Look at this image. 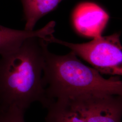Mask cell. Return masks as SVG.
I'll use <instances>...</instances> for the list:
<instances>
[{
  "mask_svg": "<svg viewBox=\"0 0 122 122\" xmlns=\"http://www.w3.org/2000/svg\"><path fill=\"white\" fill-rule=\"evenodd\" d=\"M46 41L33 37L0 58V106L15 105L25 110L39 101L47 108L53 101L46 96L43 83Z\"/></svg>",
  "mask_w": 122,
  "mask_h": 122,
  "instance_id": "cell-1",
  "label": "cell"
},
{
  "mask_svg": "<svg viewBox=\"0 0 122 122\" xmlns=\"http://www.w3.org/2000/svg\"><path fill=\"white\" fill-rule=\"evenodd\" d=\"M44 46L43 83L48 100H67L88 94L122 96V81L118 76L103 77L94 68L85 65L72 51L58 55Z\"/></svg>",
  "mask_w": 122,
  "mask_h": 122,
  "instance_id": "cell-2",
  "label": "cell"
},
{
  "mask_svg": "<svg viewBox=\"0 0 122 122\" xmlns=\"http://www.w3.org/2000/svg\"><path fill=\"white\" fill-rule=\"evenodd\" d=\"M119 33L94 38L83 44L69 43L56 38L53 34L44 39L48 44H59L70 48L100 74L122 75V47Z\"/></svg>",
  "mask_w": 122,
  "mask_h": 122,
  "instance_id": "cell-3",
  "label": "cell"
},
{
  "mask_svg": "<svg viewBox=\"0 0 122 122\" xmlns=\"http://www.w3.org/2000/svg\"><path fill=\"white\" fill-rule=\"evenodd\" d=\"M65 101L85 122H121L122 96L88 94Z\"/></svg>",
  "mask_w": 122,
  "mask_h": 122,
  "instance_id": "cell-4",
  "label": "cell"
},
{
  "mask_svg": "<svg viewBox=\"0 0 122 122\" xmlns=\"http://www.w3.org/2000/svg\"><path fill=\"white\" fill-rule=\"evenodd\" d=\"M109 20V15L100 6L90 2L78 5L72 14L74 27L80 34L95 38L102 33Z\"/></svg>",
  "mask_w": 122,
  "mask_h": 122,
  "instance_id": "cell-5",
  "label": "cell"
},
{
  "mask_svg": "<svg viewBox=\"0 0 122 122\" xmlns=\"http://www.w3.org/2000/svg\"><path fill=\"white\" fill-rule=\"evenodd\" d=\"M56 22L51 21L37 30H14L0 25V54L3 55L18 48L26 40L37 37L45 39L54 32Z\"/></svg>",
  "mask_w": 122,
  "mask_h": 122,
  "instance_id": "cell-6",
  "label": "cell"
},
{
  "mask_svg": "<svg viewBox=\"0 0 122 122\" xmlns=\"http://www.w3.org/2000/svg\"><path fill=\"white\" fill-rule=\"evenodd\" d=\"M26 21L25 30H34L40 19L55 9L61 0H20Z\"/></svg>",
  "mask_w": 122,
  "mask_h": 122,
  "instance_id": "cell-7",
  "label": "cell"
},
{
  "mask_svg": "<svg viewBox=\"0 0 122 122\" xmlns=\"http://www.w3.org/2000/svg\"><path fill=\"white\" fill-rule=\"evenodd\" d=\"M47 108L44 122H85L65 101L54 100Z\"/></svg>",
  "mask_w": 122,
  "mask_h": 122,
  "instance_id": "cell-8",
  "label": "cell"
},
{
  "mask_svg": "<svg viewBox=\"0 0 122 122\" xmlns=\"http://www.w3.org/2000/svg\"><path fill=\"white\" fill-rule=\"evenodd\" d=\"M25 111L15 105L0 106V122H25Z\"/></svg>",
  "mask_w": 122,
  "mask_h": 122,
  "instance_id": "cell-9",
  "label": "cell"
},
{
  "mask_svg": "<svg viewBox=\"0 0 122 122\" xmlns=\"http://www.w3.org/2000/svg\"></svg>",
  "mask_w": 122,
  "mask_h": 122,
  "instance_id": "cell-10",
  "label": "cell"
}]
</instances>
